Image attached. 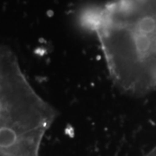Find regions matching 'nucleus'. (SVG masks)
Returning a JSON list of instances; mask_svg holds the SVG:
<instances>
[{
  "instance_id": "f257e3e1",
  "label": "nucleus",
  "mask_w": 156,
  "mask_h": 156,
  "mask_svg": "<svg viewBox=\"0 0 156 156\" xmlns=\"http://www.w3.org/2000/svg\"><path fill=\"white\" fill-rule=\"evenodd\" d=\"M77 21L97 38L120 89L137 95L156 89V0H108L85 6Z\"/></svg>"
},
{
  "instance_id": "f03ea898",
  "label": "nucleus",
  "mask_w": 156,
  "mask_h": 156,
  "mask_svg": "<svg viewBox=\"0 0 156 156\" xmlns=\"http://www.w3.org/2000/svg\"><path fill=\"white\" fill-rule=\"evenodd\" d=\"M56 111L36 92L15 54L0 46V156H39Z\"/></svg>"
},
{
  "instance_id": "7ed1b4c3",
  "label": "nucleus",
  "mask_w": 156,
  "mask_h": 156,
  "mask_svg": "<svg viewBox=\"0 0 156 156\" xmlns=\"http://www.w3.org/2000/svg\"><path fill=\"white\" fill-rule=\"evenodd\" d=\"M144 156H156V145L153 147V149H151L147 154H146Z\"/></svg>"
}]
</instances>
